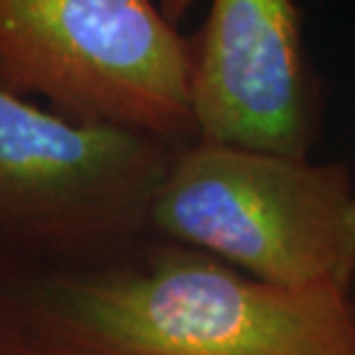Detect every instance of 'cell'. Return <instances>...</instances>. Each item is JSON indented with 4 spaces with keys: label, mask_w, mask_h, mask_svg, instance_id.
<instances>
[{
    "label": "cell",
    "mask_w": 355,
    "mask_h": 355,
    "mask_svg": "<svg viewBox=\"0 0 355 355\" xmlns=\"http://www.w3.org/2000/svg\"><path fill=\"white\" fill-rule=\"evenodd\" d=\"M148 226L252 279L351 295L355 182L342 162L196 141L173 157Z\"/></svg>",
    "instance_id": "7a4b0ae2"
},
{
    "label": "cell",
    "mask_w": 355,
    "mask_h": 355,
    "mask_svg": "<svg viewBox=\"0 0 355 355\" xmlns=\"http://www.w3.org/2000/svg\"><path fill=\"white\" fill-rule=\"evenodd\" d=\"M0 86L74 123L196 134L191 53L146 0H0Z\"/></svg>",
    "instance_id": "3957f363"
},
{
    "label": "cell",
    "mask_w": 355,
    "mask_h": 355,
    "mask_svg": "<svg viewBox=\"0 0 355 355\" xmlns=\"http://www.w3.org/2000/svg\"><path fill=\"white\" fill-rule=\"evenodd\" d=\"M0 355H355V304L162 250L137 266L0 288Z\"/></svg>",
    "instance_id": "6da1fadb"
},
{
    "label": "cell",
    "mask_w": 355,
    "mask_h": 355,
    "mask_svg": "<svg viewBox=\"0 0 355 355\" xmlns=\"http://www.w3.org/2000/svg\"><path fill=\"white\" fill-rule=\"evenodd\" d=\"M309 109L297 5L215 0L191 53L198 144L304 159Z\"/></svg>",
    "instance_id": "5b68a950"
},
{
    "label": "cell",
    "mask_w": 355,
    "mask_h": 355,
    "mask_svg": "<svg viewBox=\"0 0 355 355\" xmlns=\"http://www.w3.org/2000/svg\"><path fill=\"white\" fill-rule=\"evenodd\" d=\"M175 155L144 134L74 123L0 86V238L79 254L150 222Z\"/></svg>",
    "instance_id": "277c9868"
}]
</instances>
